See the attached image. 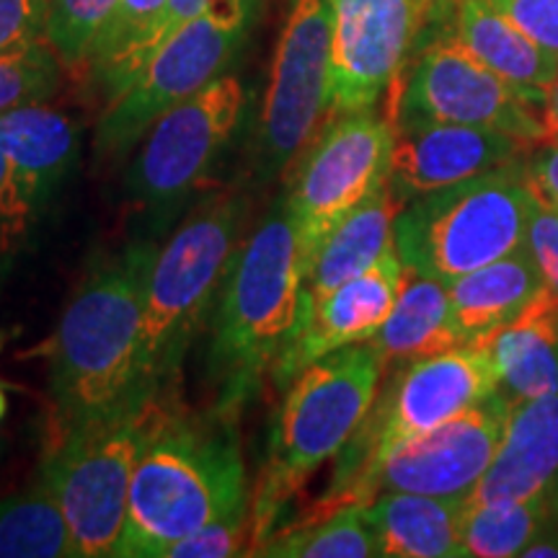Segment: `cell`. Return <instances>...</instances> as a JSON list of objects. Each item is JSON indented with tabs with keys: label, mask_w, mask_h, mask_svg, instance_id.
<instances>
[{
	"label": "cell",
	"mask_w": 558,
	"mask_h": 558,
	"mask_svg": "<svg viewBox=\"0 0 558 558\" xmlns=\"http://www.w3.org/2000/svg\"><path fill=\"white\" fill-rule=\"evenodd\" d=\"M251 505L235 418L190 414L169 396L153 407L117 558H163L207 522Z\"/></svg>",
	"instance_id": "1"
},
{
	"label": "cell",
	"mask_w": 558,
	"mask_h": 558,
	"mask_svg": "<svg viewBox=\"0 0 558 558\" xmlns=\"http://www.w3.org/2000/svg\"><path fill=\"white\" fill-rule=\"evenodd\" d=\"M305 262L288 199L239 246L209 316L207 383L215 411L239 418L256 399L264 375L282 357L303 324Z\"/></svg>",
	"instance_id": "2"
},
{
	"label": "cell",
	"mask_w": 558,
	"mask_h": 558,
	"mask_svg": "<svg viewBox=\"0 0 558 558\" xmlns=\"http://www.w3.org/2000/svg\"><path fill=\"white\" fill-rule=\"evenodd\" d=\"M156 254V241H132L96 264L62 311L47 344L52 427L111 414L137 399H158L140 388L145 288Z\"/></svg>",
	"instance_id": "3"
},
{
	"label": "cell",
	"mask_w": 558,
	"mask_h": 558,
	"mask_svg": "<svg viewBox=\"0 0 558 558\" xmlns=\"http://www.w3.org/2000/svg\"><path fill=\"white\" fill-rule=\"evenodd\" d=\"M494 390H499V373L488 344H460L393 365V375L380 383L373 407L337 456L316 514L347 505L367 507L390 452L450 422Z\"/></svg>",
	"instance_id": "4"
},
{
	"label": "cell",
	"mask_w": 558,
	"mask_h": 558,
	"mask_svg": "<svg viewBox=\"0 0 558 558\" xmlns=\"http://www.w3.org/2000/svg\"><path fill=\"white\" fill-rule=\"evenodd\" d=\"M383 375L386 360L369 341H360L311 362L284 388L271 422L267 473L256 505H251L256 550L271 535L284 501L344 450L373 407Z\"/></svg>",
	"instance_id": "5"
},
{
	"label": "cell",
	"mask_w": 558,
	"mask_h": 558,
	"mask_svg": "<svg viewBox=\"0 0 558 558\" xmlns=\"http://www.w3.org/2000/svg\"><path fill=\"white\" fill-rule=\"evenodd\" d=\"M246 199L226 194L202 205L158 248L145 288L140 388L169 396L202 326L213 316L222 279L241 246Z\"/></svg>",
	"instance_id": "6"
},
{
	"label": "cell",
	"mask_w": 558,
	"mask_h": 558,
	"mask_svg": "<svg viewBox=\"0 0 558 558\" xmlns=\"http://www.w3.org/2000/svg\"><path fill=\"white\" fill-rule=\"evenodd\" d=\"M525 160L409 202L393 226L403 267L452 284L525 248L533 205Z\"/></svg>",
	"instance_id": "7"
},
{
	"label": "cell",
	"mask_w": 558,
	"mask_h": 558,
	"mask_svg": "<svg viewBox=\"0 0 558 558\" xmlns=\"http://www.w3.org/2000/svg\"><path fill=\"white\" fill-rule=\"evenodd\" d=\"M158 399H137L111 414L52 427L39 478L58 499L81 558L114 556L128 522L132 473Z\"/></svg>",
	"instance_id": "8"
},
{
	"label": "cell",
	"mask_w": 558,
	"mask_h": 558,
	"mask_svg": "<svg viewBox=\"0 0 558 558\" xmlns=\"http://www.w3.org/2000/svg\"><path fill=\"white\" fill-rule=\"evenodd\" d=\"M248 111V88L239 75L222 73L153 122L132 158L124 192L153 228L173 215L213 177Z\"/></svg>",
	"instance_id": "9"
},
{
	"label": "cell",
	"mask_w": 558,
	"mask_h": 558,
	"mask_svg": "<svg viewBox=\"0 0 558 558\" xmlns=\"http://www.w3.org/2000/svg\"><path fill=\"white\" fill-rule=\"evenodd\" d=\"M256 5L259 0H209L173 32L135 81L107 104L96 130V153L104 158L130 153L158 117L226 73L248 37Z\"/></svg>",
	"instance_id": "10"
},
{
	"label": "cell",
	"mask_w": 558,
	"mask_h": 558,
	"mask_svg": "<svg viewBox=\"0 0 558 558\" xmlns=\"http://www.w3.org/2000/svg\"><path fill=\"white\" fill-rule=\"evenodd\" d=\"M331 0H292L251 137V177L259 186L284 177L326 128V111H331Z\"/></svg>",
	"instance_id": "11"
},
{
	"label": "cell",
	"mask_w": 558,
	"mask_h": 558,
	"mask_svg": "<svg viewBox=\"0 0 558 558\" xmlns=\"http://www.w3.org/2000/svg\"><path fill=\"white\" fill-rule=\"evenodd\" d=\"M396 124L375 109L337 114L295 163L288 207L305 262L352 209L388 184Z\"/></svg>",
	"instance_id": "12"
},
{
	"label": "cell",
	"mask_w": 558,
	"mask_h": 558,
	"mask_svg": "<svg viewBox=\"0 0 558 558\" xmlns=\"http://www.w3.org/2000/svg\"><path fill=\"white\" fill-rule=\"evenodd\" d=\"M393 88V124H465L507 132L533 148L543 143L541 107L465 50L456 34L432 39Z\"/></svg>",
	"instance_id": "13"
},
{
	"label": "cell",
	"mask_w": 558,
	"mask_h": 558,
	"mask_svg": "<svg viewBox=\"0 0 558 558\" xmlns=\"http://www.w3.org/2000/svg\"><path fill=\"white\" fill-rule=\"evenodd\" d=\"M331 114L375 109L401 81L422 0H331Z\"/></svg>",
	"instance_id": "14"
},
{
	"label": "cell",
	"mask_w": 558,
	"mask_h": 558,
	"mask_svg": "<svg viewBox=\"0 0 558 558\" xmlns=\"http://www.w3.org/2000/svg\"><path fill=\"white\" fill-rule=\"evenodd\" d=\"M509 411L512 401L499 388L450 422L401 445L383 463L375 497L380 492H414L465 499L497 456Z\"/></svg>",
	"instance_id": "15"
},
{
	"label": "cell",
	"mask_w": 558,
	"mask_h": 558,
	"mask_svg": "<svg viewBox=\"0 0 558 558\" xmlns=\"http://www.w3.org/2000/svg\"><path fill=\"white\" fill-rule=\"evenodd\" d=\"M533 145L499 130L465 124H396L388 190L401 207L481 173L527 158Z\"/></svg>",
	"instance_id": "16"
},
{
	"label": "cell",
	"mask_w": 558,
	"mask_h": 558,
	"mask_svg": "<svg viewBox=\"0 0 558 558\" xmlns=\"http://www.w3.org/2000/svg\"><path fill=\"white\" fill-rule=\"evenodd\" d=\"M407 267L399 251L390 248L383 259L349 279L308 311L300 324L298 337L284 349L282 357L271 367V380L282 390L311 362L337 352L341 347L369 341L383 329L399 303Z\"/></svg>",
	"instance_id": "17"
},
{
	"label": "cell",
	"mask_w": 558,
	"mask_h": 558,
	"mask_svg": "<svg viewBox=\"0 0 558 558\" xmlns=\"http://www.w3.org/2000/svg\"><path fill=\"white\" fill-rule=\"evenodd\" d=\"M538 497L558 499V390L512 403L497 456L463 505Z\"/></svg>",
	"instance_id": "18"
},
{
	"label": "cell",
	"mask_w": 558,
	"mask_h": 558,
	"mask_svg": "<svg viewBox=\"0 0 558 558\" xmlns=\"http://www.w3.org/2000/svg\"><path fill=\"white\" fill-rule=\"evenodd\" d=\"M78 124L47 101L24 104L0 114V150L41 213L78 163Z\"/></svg>",
	"instance_id": "19"
},
{
	"label": "cell",
	"mask_w": 558,
	"mask_h": 558,
	"mask_svg": "<svg viewBox=\"0 0 558 558\" xmlns=\"http://www.w3.org/2000/svg\"><path fill=\"white\" fill-rule=\"evenodd\" d=\"M399 199L388 184L362 202L337 228L320 241L305 271L303 316L316 308L333 290L375 267L390 248H396L393 226L401 213Z\"/></svg>",
	"instance_id": "20"
},
{
	"label": "cell",
	"mask_w": 558,
	"mask_h": 558,
	"mask_svg": "<svg viewBox=\"0 0 558 558\" xmlns=\"http://www.w3.org/2000/svg\"><path fill=\"white\" fill-rule=\"evenodd\" d=\"M456 39L499 78L543 109L558 70V58L501 13L492 0H458Z\"/></svg>",
	"instance_id": "21"
},
{
	"label": "cell",
	"mask_w": 558,
	"mask_h": 558,
	"mask_svg": "<svg viewBox=\"0 0 558 558\" xmlns=\"http://www.w3.org/2000/svg\"><path fill=\"white\" fill-rule=\"evenodd\" d=\"M546 290L527 248L486 264L448 284L452 329L460 344H486Z\"/></svg>",
	"instance_id": "22"
},
{
	"label": "cell",
	"mask_w": 558,
	"mask_h": 558,
	"mask_svg": "<svg viewBox=\"0 0 558 558\" xmlns=\"http://www.w3.org/2000/svg\"><path fill=\"white\" fill-rule=\"evenodd\" d=\"M380 556L465 558L463 499L414 492H380L365 507Z\"/></svg>",
	"instance_id": "23"
},
{
	"label": "cell",
	"mask_w": 558,
	"mask_h": 558,
	"mask_svg": "<svg viewBox=\"0 0 558 558\" xmlns=\"http://www.w3.org/2000/svg\"><path fill=\"white\" fill-rule=\"evenodd\" d=\"M499 388L520 403L558 390V298L541 292L512 324L486 341Z\"/></svg>",
	"instance_id": "24"
},
{
	"label": "cell",
	"mask_w": 558,
	"mask_h": 558,
	"mask_svg": "<svg viewBox=\"0 0 558 558\" xmlns=\"http://www.w3.org/2000/svg\"><path fill=\"white\" fill-rule=\"evenodd\" d=\"M369 344L378 349L386 367L460 347L450 318L448 284L407 269L399 303Z\"/></svg>",
	"instance_id": "25"
},
{
	"label": "cell",
	"mask_w": 558,
	"mask_h": 558,
	"mask_svg": "<svg viewBox=\"0 0 558 558\" xmlns=\"http://www.w3.org/2000/svg\"><path fill=\"white\" fill-rule=\"evenodd\" d=\"M169 0H120L90 47L83 70L104 99L114 101L148 60L150 34Z\"/></svg>",
	"instance_id": "26"
},
{
	"label": "cell",
	"mask_w": 558,
	"mask_h": 558,
	"mask_svg": "<svg viewBox=\"0 0 558 558\" xmlns=\"http://www.w3.org/2000/svg\"><path fill=\"white\" fill-rule=\"evenodd\" d=\"M0 558H81L65 514L41 478L0 499Z\"/></svg>",
	"instance_id": "27"
},
{
	"label": "cell",
	"mask_w": 558,
	"mask_h": 558,
	"mask_svg": "<svg viewBox=\"0 0 558 558\" xmlns=\"http://www.w3.org/2000/svg\"><path fill=\"white\" fill-rule=\"evenodd\" d=\"M558 520V499L538 497L530 501H494V505H463V550L473 558L522 556L527 543Z\"/></svg>",
	"instance_id": "28"
},
{
	"label": "cell",
	"mask_w": 558,
	"mask_h": 558,
	"mask_svg": "<svg viewBox=\"0 0 558 558\" xmlns=\"http://www.w3.org/2000/svg\"><path fill=\"white\" fill-rule=\"evenodd\" d=\"M256 556L271 558H369L380 556L365 507L347 505L311 522L271 533Z\"/></svg>",
	"instance_id": "29"
},
{
	"label": "cell",
	"mask_w": 558,
	"mask_h": 558,
	"mask_svg": "<svg viewBox=\"0 0 558 558\" xmlns=\"http://www.w3.org/2000/svg\"><path fill=\"white\" fill-rule=\"evenodd\" d=\"M120 0H50L45 39L65 68H83Z\"/></svg>",
	"instance_id": "30"
},
{
	"label": "cell",
	"mask_w": 558,
	"mask_h": 558,
	"mask_svg": "<svg viewBox=\"0 0 558 558\" xmlns=\"http://www.w3.org/2000/svg\"><path fill=\"white\" fill-rule=\"evenodd\" d=\"M62 62L47 41L0 58V114L24 104L50 101L62 81Z\"/></svg>",
	"instance_id": "31"
},
{
	"label": "cell",
	"mask_w": 558,
	"mask_h": 558,
	"mask_svg": "<svg viewBox=\"0 0 558 558\" xmlns=\"http://www.w3.org/2000/svg\"><path fill=\"white\" fill-rule=\"evenodd\" d=\"M254 548V507L243 505L173 543L163 558H230Z\"/></svg>",
	"instance_id": "32"
},
{
	"label": "cell",
	"mask_w": 558,
	"mask_h": 558,
	"mask_svg": "<svg viewBox=\"0 0 558 558\" xmlns=\"http://www.w3.org/2000/svg\"><path fill=\"white\" fill-rule=\"evenodd\" d=\"M41 209L26 194L9 158L0 150V262L11 259L29 241Z\"/></svg>",
	"instance_id": "33"
},
{
	"label": "cell",
	"mask_w": 558,
	"mask_h": 558,
	"mask_svg": "<svg viewBox=\"0 0 558 558\" xmlns=\"http://www.w3.org/2000/svg\"><path fill=\"white\" fill-rule=\"evenodd\" d=\"M525 248L533 256L546 288L558 298V207L533 190Z\"/></svg>",
	"instance_id": "34"
},
{
	"label": "cell",
	"mask_w": 558,
	"mask_h": 558,
	"mask_svg": "<svg viewBox=\"0 0 558 558\" xmlns=\"http://www.w3.org/2000/svg\"><path fill=\"white\" fill-rule=\"evenodd\" d=\"M50 0H0V58L45 39Z\"/></svg>",
	"instance_id": "35"
},
{
	"label": "cell",
	"mask_w": 558,
	"mask_h": 558,
	"mask_svg": "<svg viewBox=\"0 0 558 558\" xmlns=\"http://www.w3.org/2000/svg\"><path fill=\"white\" fill-rule=\"evenodd\" d=\"M527 37L558 58V0H492Z\"/></svg>",
	"instance_id": "36"
},
{
	"label": "cell",
	"mask_w": 558,
	"mask_h": 558,
	"mask_svg": "<svg viewBox=\"0 0 558 558\" xmlns=\"http://www.w3.org/2000/svg\"><path fill=\"white\" fill-rule=\"evenodd\" d=\"M525 169L533 190L558 207V143H543L533 148Z\"/></svg>",
	"instance_id": "37"
},
{
	"label": "cell",
	"mask_w": 558,
	"mask_h": 558,
	"mask_svg": "<svg viewBox=\"0 0 558 558\" xmlns=\"http://www.w3.org/2000/svg\"><path fill=\"white\" fill-rule=\"evenodd\" d=\"M207 3H209V0H169V3H166L163 13H160L156 29H153V34H150L148 58L158 50L160 45H163L166 39L171 37L173 32L181 29V26H184L190 19L197 16V13L205 9ZM145 62H148V60H145Z\"/></svg>",
	"instance_id": "38"
},
{
	"label": "cell",
	"mask_w": 558,
	"mask_h": 558,
	"mask_svg": "<svg viewBox=\"0 0 558 558\" xmlns=\"http://www.w3.org/2000/svg\"><path fill=\"white\" fill-rule=\"evenodd\" d=\"M541 122H543V143H558V70L546 94V104H543L541 109Z\"/></svg>",
	"instance_id": "39"
},
{
	"label": "cell",
	"mask_w": 558,
	"mask_h": 558,
	"mask_svg": "<svg viewBox=\"0 0 558 558\" xmlns=\"http://www.w3.org/2000/svg\"><path fill=\"white\" fill-rule=\"evenodd\" d=\"M522 558H558V520L543 527L527 548L522 550Z\"/></svg>",
	"instance_id": "40"
},
{
	"label": "cell",
	"mask_w": 558,
	"mask_h": 558,
	"mask_svg": "<svg viewBox=\"0 0 558 558\" xmlns=\"http://www.w3.org/2000/svg\"><path fill=\"white\" fill-rule=\"evenodd\" d=\"M458 0H422V24L432 16H442L445 11L456 9Z\"/></svg>",
	"instance_id": "41"
},
{
	"label": "cell",
	"mask_w": 558,
	"mask_h": 558,
	"mask_svg": "<svg viewBox=\"0 0 558 558\" xmlns=\"http://www.w3.org/2000/svg\"><path fill=\"white\" fill-rule=\"evenodd\" d=\"M5 411H9V399H5V390L0 386V422H3Z\"/></svg>",
	"instance_id": "42"
},
{
	"label": "cell",
	"mask_w": 558,
	"mask_h": 558,
	"mask_svg": "<svg viewBox=\"0 0 558 558\" xmlns=\"http://www.w3.org/2000/svg\"><path fill=\"white\" fill-rule=\"evenodd\" d=\"M0 347H3V339H0Z\"/></svg>",
	"instance_id": "43"
}]
</instances>
